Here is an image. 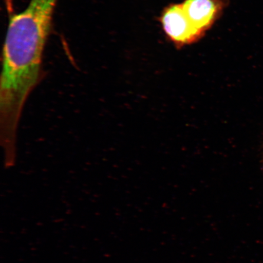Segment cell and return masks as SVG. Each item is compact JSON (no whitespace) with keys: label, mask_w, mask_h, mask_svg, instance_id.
Masks as SVG:
<instances>
[{"label":"cell","mask_w":263,"mask_h":263,"mask_svg":"<svg viewBox=\"0 0 263 263\" xmlns=\"http://www.w3.org/2000/svg\"><path fill=\"white\" fill-rule=\"evenodd\" d=\"M160 21L167 37L177 47L194 44L204 35L191 23L182 3L167 6L161 15Z\"/></svg>","instance_id":"obj_2"},{"label":"cell","mask_w":263,"mask_h":263,"mask_svg":"<svg viewBox=\"0 0 263 263\" xmlns=\"http://www.w3.org/2000/svg\"><path fill=\"white\" fill-rule=\"evenodd\" d=\"M5 5L7 11L10 15L12 14L14 11V4H13V0H5Z\"/></svg>","instance_id":"obj_4"},{"label":"cell","mask_w":263,"mask_h":263,"mask_svg":"<svg viewBox=\"0 0 263 263\" xmlns=\"http://www.w3.org/2000/svg\"><path fill=\"white\" fill-rule=\"evenodd\" d=\"M227 0H184L182 7L194 26L205 34L219 18Z\"/></svg>","instance_id":"obj_3"},{"label":"cell","mask_w":263,"mask_h":263,"mask_svg":"<svg viewBox=\"0 0 263 263\" xmlns=\"http://www.w3.org/2000/svg\"><path fill=\"white\" fill-rule=\"evenodd\" d=\"M58 0H31L10 19L3 50L0 108L22 113L26 100L43 77L42 57Z\"/></svg>","instance_id":"obj_1"}]
</instances>
